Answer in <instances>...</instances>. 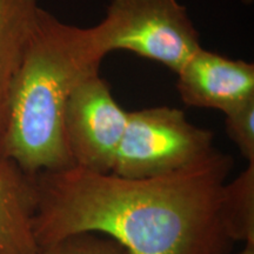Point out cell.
<instances>
[{
    "label": "cell",
    "instance_id": "cell-1",
    "mask_svg": "<svg viewBox=\"0 0 254 254\" xmlns=\"http://www.w3.org/2000/svg\"><path fill=\"white\" fill-rule=\"evenodd\" d=\"M233 159L219 150L165 176L131 179L71 166L36 176L38 249L77 233H98L127 254H226L220 212Z\"/></svg>",
    "mask_w": 254,
    "mask_h": 254
},
{
    "label": "cell",
    "instance_id": "cell-8",
    "mask_svg": "<svg viewBox=\"0 0 254 254\" xmlns=\"http://www.w3.org/2000/svg\"><path fill=\"white\" fill-rule=\"evenodd\" d=\"M39 0H0V140L8 93L40 11Z\"/></svg>",
    "mask_w": 254,
    "mask_h": 254
},
{
    "label": "cell",
    "instance_id": "cell-11",
    "mask_svg": "<svg viewBox=\"0 0 254 254\" xmlns=\"http://www.w3.org/2000/svg\"><path fill=\"white\" fill-rule=\"evenodd\" d=\"M225 127L247 163H254V98L225 113Z\"/></svg>",
    "mask_w": 254,
    "mask_h": 254
},
{
    "label": "cell",
    "instance_id": "cell-10",
    "mask_svg": "<svg viewBox=\"0 0 254 254\" xmlns=\"http://www.w3.org/2000/svg\"><path fill=\"white\" fill-rule=\"evenodd\" d=\"M37 254H127L118 243L98 233H77L41 247Z\"/></svg>",
    "mask_w": 254,
    "mask_h": 254
},
{
    "label": "cell",
    "instance_id": "cell-13",
    "mask_svg": "<svg viewBox=\"0 0 254 254\" xmlns=\"http://www.w3.org/2000/svg\"><path fill=\"white\" fill-rule=\"evenodd\" d=\"M240 1L245 5H251V4H253L254 0H240Z\"/></svg>",
    "mask_w": 254,
    "mask_h": 254
},
{
    "label": "cell",
    "instance_id": "cell-3",
    "mask_svg": "<svg viewBox=\"0 0 254 254\" xmlns=\"http://www.w3.org/2000/svg\"><path fill=\"white\" fill-rule=\"evenodd\" d=\"M91 32L104 57L128 51L176 74L202 47L186 6L178 0H111Z\"/></svg>",
    "mask_w": 254,
    "mask_h": 254
},
{
    "label": "cell",
    "instance_id": "cell-2",
    "mask_svg": "<svg viewBox=\"0 0 254 254\" xmlns=\"http://www.w3.org/2000/svg\"><path fill=\"white\" fill-rule=\"evenodd\" d=\"M105 57L91 27L66 24L40 8L8 93L0 158L31 176L73 166L64 133L68 98Z\"/></svg>",
    "mask_w": 254,
    "mask_h": 254
},
{
    "label": "cell",
    "instance_id": "cell-9",
    "mask_svg": "<svg viewBox=\"0 0 254 254\" xmlns=\"http://www.w3.org/2000/svg\"><path fill=\"white\" fill-rule=\"evenodd\" d=\"M220 212L232 243L254 244V163L247 164L239 176L225 183Z\"/></svg>",
    "mask_w": 254,
    "mask_h": 254
},
{
    "label": "cell",
    "instance_id": "cell-5",
    "mask_svg": "<svg viewBox=\"0 0 254 254\" xmlns=\"http://www.w3.org/2000/svg\"><path fill=\"white\" fill-rule=\"evenodd\" d=\"M127 120L128 111L114 99L100 71L82 79L69 95L64 116V133L73 166L112 172Z\"/></svg>",
    "mask_w": 254,
    "mask_h": 254
},
{
    "label": "cell",
    "instance_id": "cell-7",
    "mask_svg": "<svg viewBox=\"0 0 254 254\" xmlns=\"http://www.w3.org/2000/svg\"><path fill=\"white\" fill-rule=\"evenodd\" d=\"M37 201L36 176L0 158V254H37L33 232Z\"/></svg>",
    "mask_w": 254,
    "mask_h": 254
},
{
    "label": "cell",
    "instance_id": "cell-4",
    "mask_svg": "<svg viewBox=\"0 0 254 254\" xmlns=\"http://www.w3.org/2000/svg\"><path fill=\"white\" fill-rule=\"evenodd\" d=\"M215 151L213 131L193 125L182 110L131 111L112 173L131 179L165 176L199 164Z\"/></svg>",
    "mask_w": 254,
    "mask_h": 254
},
{
    "label": "cell",
    "instance_id": "cell-6",
    "mask_svg": "<svg viewBox=\"0 0 254 254\" xmlns=\"http://www.w3.org/2000/svg\"><path fill=\"white\" fill-rule=\"evenodd\" d=\"M183 103L198 109L230 112L254 98V65L199 49L177 73Z\"/></svg>",
    "mask_w": 254,
    "mask_h": 254
},
{
    "label": "cell",
    "instance_id": "cell-12",
    "mask_svg": "<svg viewBox=\"0 0 254 254\" xmlns=\"http://www.w3.org/2000/svg\"><path fill=\"white\" fill-rule=\"evenodd\" d=\"M237 254H254V244H245Z\"/></svg>",
    "mask_w": 254,
    "mask_h": 254
}]
</instances>
